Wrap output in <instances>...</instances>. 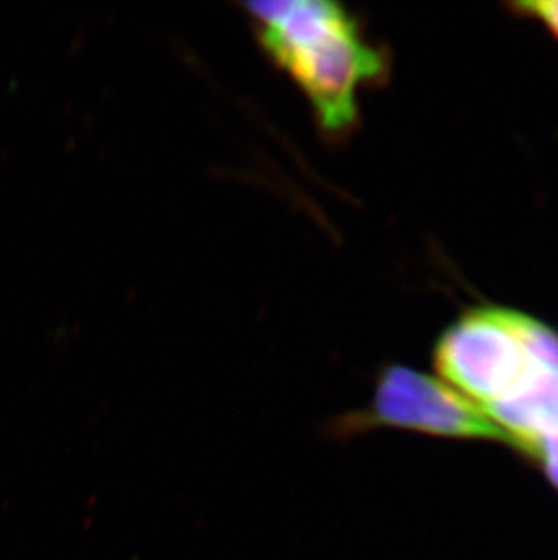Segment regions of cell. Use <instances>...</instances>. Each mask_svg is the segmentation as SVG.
<instances>
[{
	"instance_id": "6da1fadb",
	"label": "cell",
	"mask_w": 558,
	"mask_h": 560,
	"mask_svg": "<svg viewBox=\"0 0 558 560\" xmlns=\"http://www.w3.org/2000/svg\"><path fill=\"white\" fill-rule=\"evenodd\" d=\"M245 10L265 54L294 80L323 135L347 137L359 120V90L386 77L388 57L342 5L327 0L247 2Z\"/></svg>"
},
{
	"instance_id": "7a4b0ae2",
	"label": "cell",
	"mask_w": 558,
	"mask_h": 560,
	"mask_svg": "<svg viewBox=\"0 0 558 560\" xmlns=\"http://www.w3.org/2000/svg\"><path fill=\"white\" fill-rule=\"evenodd\" d=\"M375 429H397L439 438L490 439L510 444L504 430L485 408L453 390L444 381L388 365L375 381L369 405L330 419L323 434L341 441Z\"/></svg>"
},
{
	"instance_id": "3957f363",
	"label": "cell",
	"mask_w": 558,
	"mask_h": 560,
	"mask_svg": "<svg viewBox=\"0 0 558 560\" xmlns=\"http://www.w3.org/2000/svg\"><path fill=\"white\" fill-rule=\"evenodd\" d=\"M522 312L475 307L452 323L433 350L435 371L453 390L488 408L533 372L544 371L527 355Z\"/></svg>"
},
{
	"instance_id": "277c9868",
	"label": "cell",
	"mask_w": 558,
	"mask_h": 560,
	"mask_svg": "<svg viewBox=\"0 0 558 560\" xmlns=\"http://www.w3.org/2000/svg\"><path fill=\"white\" fill-rule=\"evenodd\" d=\"M485 410L504 430L511 446L527 455L533 444L558 432V371L533 372Z\"/></svg>"
},
{
	"instance_id": "5b68a950",
	"label": "cell",
	"mask_w": 558,
	"mask_h": 560,
	"mask_svg": "<svg viewBox=\"0 0 558 560\" xmlns=\"http://www.w3.org/2000/svg\"><path fill=\"white\" fill-rule=\"evenodd\" d=\"M515 15L540 22L558 40V0H532L508 5Z\"/></svg>"
},
{
	"instance_id": "8992f818",
	"label": "cell",
	"mask_w": 558,
	"mask_h": 560,
	"mask_svg": "<svg viewBox=\"0 0 558 560\" xmlns=\"http://www.w3.org/2000/svg\"><path fill=\"white\" fill-rule=\"evenodd\" d=\"M530 457L543 463L544 470L548 474L549 481L558 488V432L548 438L540 439L533 444L532 450L527 452Z\"/></svg>"
}]
</instances>
